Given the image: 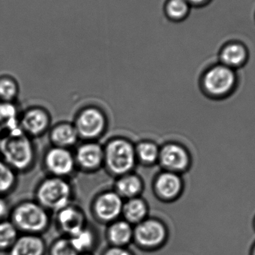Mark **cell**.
Returning a JSON list of instances; mask_svg holds the SVG:
<instances>
[{
  "mask_svg": "<svg viewBox=\"0 0 255 255\" xmlns=\"http://www.w3.org/2000/svg\"><path fill=\"white\" fill-rule=\"evenodd\" d=\"M181 181L172 172H164L157 178L156 191L164 200H172L181 193Z\"/></svg>",
  "mask_w": 255,
  "mask_h": 255,
  "instance_id": "9a60e30c",
  "label": "cell"
},
{
  "mask_svg": "<svg viewBox=\"0 0 255 255\" xmlns=\"http://www.w3.org/2000/svg\"><path fill=\"white\" fill-rule=\"evenodd\" d=\"M254 225H255V223H254Z\"/></svg>",
  "mask_w": 255,
  "mask_h": 255,
  "instance_id": "836d02e7",
  "label": "cell"
},
{
  "mask_svg": "<svg viewBox=\"0 0 255 255\" xmlns=\"http://www.w3.org/2000/svg\"><path fill=\"white\" fill-rule=\"evenodd\" d=\"M148 209L146 203L139 198L129 199L123 207L124 220L134 226L148 217Z\"/></svg>",
  "mask_w": 255,
  "mask_h": 255,
  "instance_id": "e0dca14e",
  "label": "cell"
},
{
  "mask_svg": "<svg viewBox=\"0 0 255 255\" xmlns=\"http://www.w3.org/2000/svg\"><path fill=\"white\" fill-rule=\"evenodd\" d=\"M8 214V206L5 201L0 199V221L5 220L6 216Z\"/></svg>",
  "mask_w": 255,
  "mask_h": 255,
  "instance_id": "f546056e",
  "label": "cell"
},
{
  "mask_svg": "<svg viewBox=\"0 0 255 255\" xmlns=\"http://www.w3.org/2000/svg\"><path fill=\"white\" fill-rule=\"evenodd\" d=\"M37 196L38 204L43 208L58 212L70 205V187L63 180L50 178L40 185Z\"/></svg>",
  "mask_w": 255,
  "mask_h": 255,
  "instance_id": "5b68a950",
  "label": "cell"
},
{
  "mask_svg": "<svg viewBox=\"0 0 255 255\" xmlns=\"http://www.w3.org/2000/svg\"><path fill=\"white\" fill-rule=\"evenodd\" d=\"M123 207L122 197L118 193L109 192L97 198L93 206V214L97 221L108 226L121 219Z\"/></svg>",
  "mask_w": 255,
  "mask_h": 255,
  "instance_id": "52a82bcc",
  "label": "cell"
},
{
  "mask_svg": "<svg viewBox=\"0 0 255 255\" xmlns=\"http://www.w3.org/2000/svg\"><path fill=\"white\" fill-rule=\"evenodd\" d=\"M190 4H194V5H200V4H205L209 0H187Z\"/></svg>",
  "mask_w": 255,
  "mask_h": 255,
  "instance_id": "4dcf8cb0",
  "label": "cell"
},
{
  "mask_svg": "<svg viewBox=\"0 0 255 255\" xmlns=\"http://www.w3.org/2000/svg\"><path fill=\"white\" fill-rule=\"evenodd\" d=\"M55 223L61 236L68 238L88 226L83 211L70 205L56 212Z\"/></svg>",
  "mask_w": 255,
  "mask_h": 255,
  "instance_id": "ba28073f",
  "label": "cell"
},
{
  "mask_svg": "<svg viewBox=\"0 0 255 255\" xmlns=\"http://www.w3.org/2000/svg\"><path fill=\"white\" fill-rule=\"evenodd\" d=\"M105 235L110 247H128L133 244V226L119 219L108 225Z\"/></svg>",
  "mask_w": 255,
  "mask_h": 255,
  "instance_id": "8fae6325",
  "label": "cell"
},
{
  "mask_svg": "<svg viewBox=\"0 0 255 255\" xmlns=\"http://www.w3.org/2000/svg\"><path fill=\"white\" fill-rule=\"evenodd\" d=\"M10 221L20 234L41 235L47 232L51 220L47 210L35 202H23L11 212Z\"/></svg>",
  "mask_w": 255,
  "mask_h": 255,
  "instance_id": "6da1fadb",
  "label": "cell"
},
{
  "mask_svg": "<svg viewBox=\"0 0 255 255\" xmlns=\"http://www.w3.org/2000/svg\"><path fill=\"white\" fill-rule=\"evenodd\" d=\"M19 231L10 220L0 221V251L8 252L19 238Z\"/></svg>",
  "mask_w": 255,
  "mask_h": 255,
  "instance_id": "44dd1931",
  "label": "cell"
},
{
  "mask_svg": "<svg viewBox=\"0 0 255 255\" xmlns=\"http://www.w3.org/2000/svg\"><path fill=\"white\" fill-rule=\"evenodd\" d=\"M101 255H135L128 247H109L105 249Z\"/></svg>",
  "mask_w": 255,
  "mask_h": 255,
  "instance_id": "f1b7e54d",
  "label": "cell"
},
{
  "mask_svg": "<svg viewBox=\"0 0 255 255\" xmlns=\"http://www.w3.org/2000/svg\"><path fill=\"white\" fill-rule=\"evenodd\" d=\"M162 165L169 170H184L190 163L188 153L182 146L169 144L162 148L159 154Z\"/></svg>",
  "mask_w": 255,
  "mask_h": 255,
  "instance_id": "7c38bea8",
  "label": "cell"
},
{
  "mask_svg": "<svg viewBox=\"0 0 255 255\" xmlns=\"http://www.w3.org/2000/svg\"><path fill=\"white\" fill-rule=\"evenodd\" d=\"M252 255H255V244L254 247H253V251H252Z\"/></svg>",
  "mask_w": 255,
  "mask_h": 255,
  "instance_id": "d6a6232c",
  "label": "cell"
},
{
  "mask_svg": "<svg viewBox=\"0 0 255 255\" xmlns=\"http://www.w3.org/2000/svg\"><path fill=\"white\" fill-rule=\"evenodd\" d=\"M238 78L235 70L222 64H216L207 70L203 77L205 92L216 98H222L233 92Z\"/></svg>",
  "mask_w": 255,
  "mask_h": 255,
  "instance_id": "277c9868",
  "label": "cell"
},
{
  "mask_svg": "<svg viewBox=\"0 0 255 255\" xmlns=\"http://www.w3.org/2000/svg\"><path fill=\"white\" fill-rule=\"evenodd\" d=\"M164 10L170 20L181 21L190 13V4L187 0H168Z\"/></svg>",
  "mask_w": 255,
  "mask_h": 255,
  "instance_id": "603a6c76",
  "label": "cell"
},
{
  "mask_svg": "<svg viewBox=\"0 0 255 255\" xmlns=\"http://www.w3.org/2000/svg\"><path fill=\"white\" fill-rule=\"evenodd\" d=\"M104 127L105 118L101 112L97 109H90L79 115L76 129L82 136L92 138L100 135Z\"/></svg>",
  "mask_w": 255,
  "mask_h": 255,
  "instance_id": "9c48e42d",
  "label": "cell"
},
{
  "mask_svg": "<svg viewBox=\"0 0 255 255\" xmlns=\"http://www.w3.org/2000/svg\"><path fill=\"white\" fill-rule=\"evenodd\" d=\"M118 194L121 197L132 199L136 197L141 190V182L135 175H127L121 178L117 184Z\"/></svg>",
  "mask_w": 255,
  "mask_h": 255,
  "instance_id": "cb8c5ba5",
  "label": "cell"
},
{
  "mask_svg": "<svg viewBox=\"0 0 255 255\" xmlns=\"http://www.w3.org/2000/svg\"><path fill=\"white\" fill-rule=\"evenodd\" d=\"M17 88L13 81L4 79L0 80V98L8 102L14 98Z\"/></svg>",
  "mask_w": 255,
  "mask_h": 255,
  "instance_id": "83f0119b",
  "label": "cell"
},
{
  "mask_svg": "<svg viewBox=\"0 0 255 255\" xmlns=\"http://www.w3.org/2000/svg\"><path fill=\"white\" fill-rule=\"evenodd\" d=\"M49 124L47 115L40 109H31L22 120V128L30 134L41 133Z\"/></svg>",
  "mask_w": 255,
  "mask_h": 255,
  "instance_id": "ac0fdd59",
  "label": "cell"
},
{
  "mask_svg": "<svg viewBox=\"0 0 255 255\" xmlns=\"http://www.w3.org/2000/svg\"><path fill=\"white\" fill-rule=\"evenodd\" d=\"M0 150L6 163L14 169H25L32 160V145L20 128L12 130L0 141Z\"/></svg>",
  "mask_w": 255,
  "mask_h": 255,
  "instance_id": "3957f363",
  "label": "cell"
},
{
  "mask_svg": "<svg viewBox=\"0 0 255 255\" xmlns=\"http://www.w3.org/2000/svg\"><path fill=\"white\" fill-rule=\"evenodd\" d=\"M48 169L57 175L70 173L74 166L71 154L63 148H54L48 152L46 157Z\"/></svg>",
  "mask_w": 255,
  "mask_h": 255,
  "instance_id": "4fadbf2b",
  "label": "cell"
},
{
  "mask_svg": "<svg viewBox=\"0 0 255 255\" xmlns=\"http://www.w3.org/2000/svg\"><path fill=\"white\" fill-rule=\"evenodd\" d=\"M69 238L79 254L94 253L99 244V236L97 231L90 227L88 225Z\"/></svg>",
  "mask_w": 255,
  "mask_h": 255,
  "instance_id": "2e32d148",
  "label": "cell"
},
{
  "mask_svg": "<svg viewBox=\"0 0 255 255\" xmlns=\"http://www.w3.org/2000/svg\"><path fill=\"white\" fill-rule=\"evenodd\" d=\"M136 154L143 163H152L159 157L158 148L152 142H145L139 144L136 148Z\"/></svg>",
  "mask_w": 255,
  "mask_h": 255,
  "instance_id": "484cf974",
  "label": "cell"
},
{
  "mask_svg": "<svg viewBox=\"0 0 255 255\" xmlns=\"http://www.w3.org/2000/svg\"><path fill=\"white\" fill-rule=\"evenodd\" d=\"M104 154L100 145L88 143L78 149L77 160L81 166L86 169H94L101 163Z\"/></svg>",
  "mask_w": 255,
  "mask_h": 255,
  "instance_id": "d6986e66",
  "label": "cell"
},
{
  "mask_svg": "<svg viewBox=\"0 0 255 255\" xmlns=\"http://www.w3.org/2000/svg\"><path fill=\"white\" fill-rule=\"evenodd\" d=\"M249 52L245 45L232 42L223 46L220 54L221 64L229 68H239L247 63Z\"/></svg>",
  "mask_w": 255,
  "mask_h": 255,
  "instance_id": "5bb4252c",
  "label": "cell"
},
{
  "mask_svg": "<svg viewBox=\"0 0 255 255\" xmlns=\"http://www.w3.org/2000/svg\"><path fill=\"white\" fill-rule=\"evenodd\" d=\"M109 169L116 174H124L133 167L135 151L124 139H115L108 145L105 153Z\"/></svg>",
  "mask_w": 255,
  "mask_h": 255,
  "instance_id": "8992f818",
  "label": "cell"
},
{
  "mask_svg": "<svg viewBox=\"0 0 255 255\" xmlns=\"http://www.w3.org/2000/svg\"><path fill=\"white\" fill-rule=\"evenodd\" d=\"M48 255H79L68 237L61 236L50 244Z\"/></svg>",
  "mask_w": 255,
  "mask_h": 255,
  "instance_id": "d4e9b609",
  "label": "cell"
},
{
  "mask_svg": "<svg viewBox=\"0 0 255 255\" xmlns=\"http://www.w3.org/2000/svg\"><path fill=\"white\" fill-rule=\"evenodd\" d=\"M15 176L7 163L0 161V193L8 191L14 184Z\"/></svg>",
  "mask_w": 255,
  "mask_h": 255,
  "instance_id": "4316f807",
  "label": "cell"
},
{
  "mask_svg": "<svg viewBox=\"0 0 255 255\" xmlns=\"http://www.w3.org/2000/svg\"><path fill=\"white\" fill-rule=\"evenodd\" d=\"M79 255H94V253H82V254H79Z\"/></svg>",
  "mask_w": 255,
  "mask_h": 255,
  "instance_id": "1f68e13d",
  "label": "cell"
},
{
  "mask_svg": "<svg viewBox=\"0 0 255 255\" xmlns=\"http://www.w3.org/2000/svg\"><path fill=\"white\" fill-rule=\"evenodd\" d=\"M47 250L41 235L20 234L7 253L9 255H46Z\"/></svg>",
  "mask_w": 255,
  "mask_h": 255,
  "instance_id": "30bf717a",
  "label": "cell"
},
{
  "mask_svg": "<svg viewBox=\"0 0 255 255\" xmlns=\"http://www.w3.org/2000/svg\"><path fill=\"white\" fill-rule=\"evenodd\" d=\"M169 238V230L166 223L152 217H147L133 226V244L145 253H154L165 247Z\"/></svg>",
  "mask_w": 255,
  "mask_h": 255,
  "instance_id": "7a4b0ae2",
  "label": "cell"
},
{
  "mask_svg": "<svg viewBox=\"0 0 255 255\" xmlns=\"http://www.w3.org/2000/svg\"><path fill=\"white\" fill-rule=\"evenodd\" d=\"M18 128L16 107L8 102L0 103V132L6 131L8 133Z\"/></svg>",
  "mask_w": 255,
  "mask_h": 255,
  "instance_id": "ffe728a7",
  "label": "cell"
},
{
  "mask_svg": "<svg viewBox=\"0 0 255 255\" xmlns=\"http://www.w3.org/2000/svg\"><path fill=\"white\" fill-rule=\"evenodd\" d=\"M77 136L76 128L65 124L55 128L52 133V140L61 147L73 145L76 142Z\"/></svg>",
  "mask_w": 255,
  "mask_h": 255,
  "instance_id": "7402d4cb",
  "label": "cell"
}]
</instances>
